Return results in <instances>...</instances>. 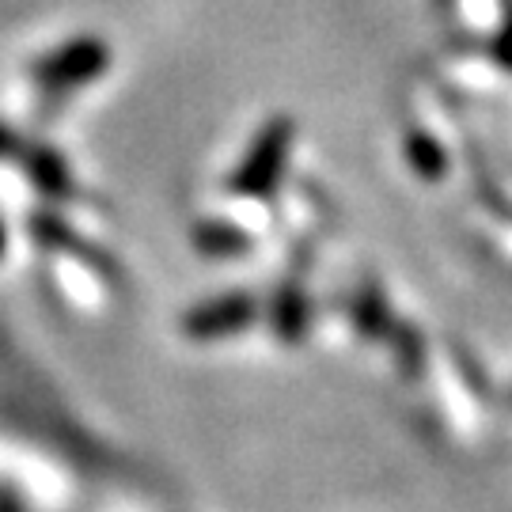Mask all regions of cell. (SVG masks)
<instances>
[{
  "mask_svg": "<svg viewBox=\"0 0 512 512\" xmlns=\"http://www.w3.org/2000/svg\"><path fill=\"white\" fill-rule=\"evenodd\" d=\"M110 50L99 38H73L65 46H57L54 54H46L35 65V84L50 95H65L73 88H84L107 73Z\"/></svg>",
  "mask_w": 512,
  "mask_h": 512,
  "instance_id": "1",
  "label": "cell"
},
{
  "mask_svg": "<svg viewBox=\"0 0 512 512\" xmlns=\"http://www.w3.org/2000/svg\"><path fill=\"white\" fill-rule=\"evenodd\" d=\"M289 156V122H270L255 137L251 152L232 175V194L239 198H266L281 179V167Z\"/></svg>",
  "mask_w": 512,
  "mask_h": 512,
  "instance_id": "2",
  "label": "cell"
},
{
  "mask_svg": "<svg viewBox=\"0 0 512 512\" xmlns=\"http://www.w3.org/2000/svg\"><path fill=\"white\" fill-rule=\"evenodd\" d=\"M251 319H255V300L243 293H228L217 300H202L198 308L186 311L183 330L194 342H217V338L243 330Z\"/></svg>",
  "mask_w": 512,
  "mask_h": 512,
  "instance_id": "3",
  "label": "cell"
},
{
  "mask_svg": "<svg viewBox=\"0 0 512 512\" xmlns=\"http://www.w3.org/2000/svg\"><path fill=\"white\" fill-rule=\"evenodd\" d=\"M198 243H202V251H217V255H232V251H243V232L236 228H224V224H209L198 232Z\"/></svg>",
  "mask_w": 512,
  "mask_h": 512,
  "instance_id": "4",
  "label": "cell"
},
{
  "mask_svg": "<svg viewBox=\"0 0 512 512\" xmlns=\"http://www.w3.org/2000/svg\"><path fill=\"white\" fill-rule=\"evenodd\" d=\"M12 148H16V137H12V133L4 129V122H0V160L12 156Z\"/></svg>",
  "mask_w": 512,
  "mask_h": 512,
  "instance_id": "5",
  "label": "cell"
},
{
  "mask_svg": "<svg viewBox=\"0 0 512 512\" xmlns=\"http://www.w3.org/2000/svg\"><path fill=\"white\" fill-rule=\"evenodd\" d=\"M0 255H4V224H0Z\"/></svg>",
  "mask_w": 512,
  "mask_h": 512,
  "instance_id": "6",
  "label": "cell"
}]
</instances>
